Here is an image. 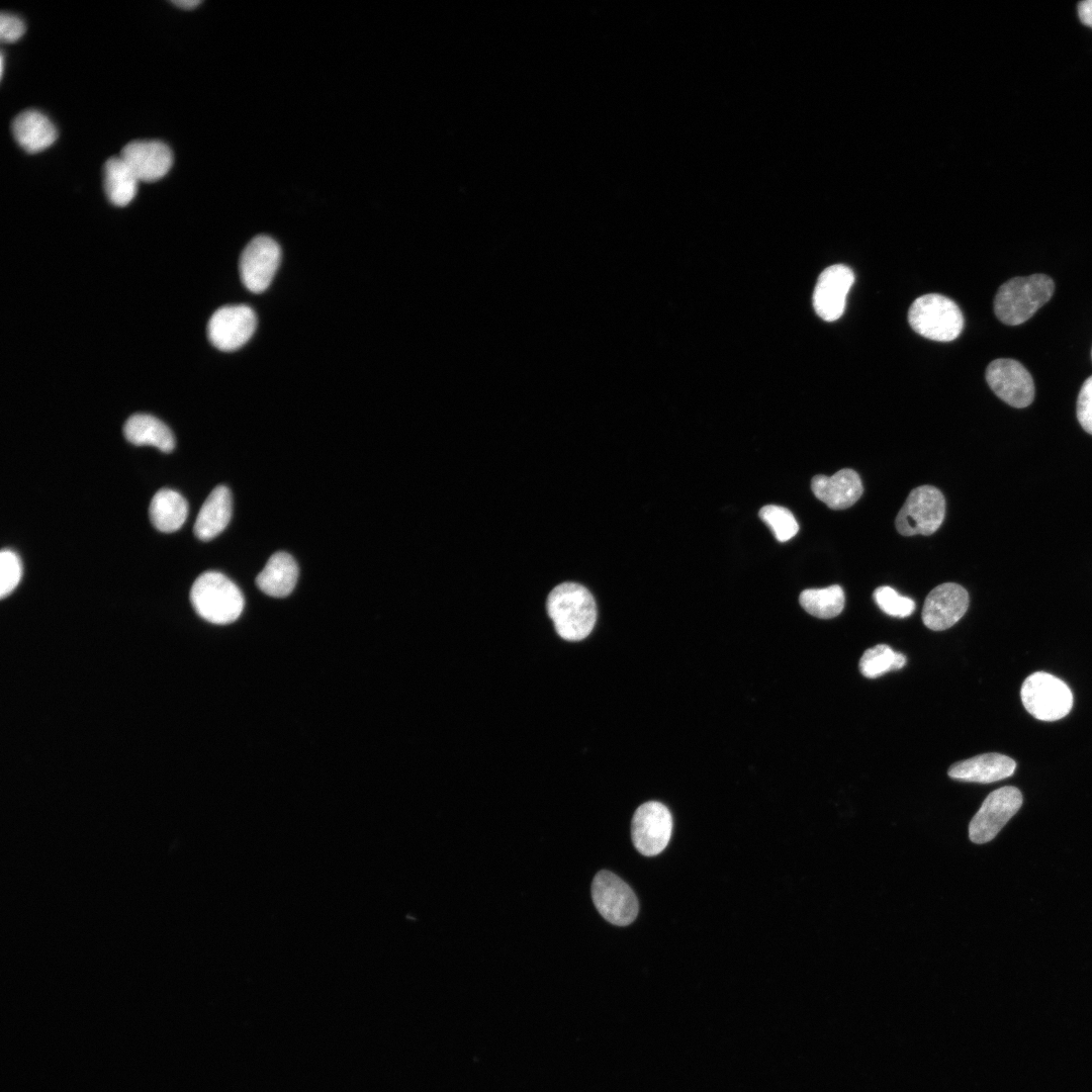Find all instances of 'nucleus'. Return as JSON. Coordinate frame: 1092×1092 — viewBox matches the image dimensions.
Instances as JSON below:
<instances>
[{
	"instance_id": "obj_1",
	"label": "nucleus",
	"mask_w": 1092,
	"mask_h": 1092,
	"mask_svg": "<svg viewBox=\"0 0 1092 1092\" xmlns=\"http://www.w3.org/2000/svg\"><path fill=\"white\" fill-rule=\"evenodd\" d=\"M546 609L557 634L567 641L587 637L597 622V605L590 592L577 582H563L548 595Z\"/></svg>"
},
{
	"instance_id": "obj_2",
	"label": "nucleus",
	"mask_w": 1092,
	"mask_h": 1092,
	"mask_svg": "<svg viewBox=\"0 0 1092 1092\" xmlns=\"http://www.w3.org/2000/svg\"><path fill=\"white\" fill-rule=\"evenodd\" d=\"M1054 290L1053 279L1044 274L1012 278L997 291L995 314L1005 325H1020L1051 299Z\"/></svg>"
},
{
	"instance_id": "obj_3",
	"label": "nucleus",
	"mask_w": 1092,
	"mask_h": 1092,
	"mask_svg": "<svg viewBox=\"0 0 1092 1092\" xmlns=\"http://www.w3.org/2000/svg\"><path fill=\"white\" fill-rule=\"evenodd\" d=\"M190 602L201 618L218 625L236 621L245 605L237 584L217 571L203 572L195 579L190 589Z\"/></svg>"
},
{
	"instance_id": "obj_4",
	"label": "nucleus",
	"mask_w": 1092,
	"mask_h": 1092,
	"mask_svg": "<svg viewBox=\"0 0 1092 1092\" xmlns=\"http://www.w3.org/2000/svg\"><path fill=\"white\" fill-rule=\"evenodd\" d=\"M908 322L914 332L938 342L957 339L964 329V316L958 304L937 293L916 298L909 307Z\"/></svg>"
},
{
	"instance_id": "obj_5",
	"label": "nucleus",
	"mask_w": 1092,
	"mask_h": 1092,
	"mask_svg": "<svg viewBox=\"0 0 1092 1092\" xmlns=\"http://www.w3.org/2000/svg\"><path fill=\"white\" fill-rule=\"evenodd\" d=\"M1024 708L1034 718L1042 721L1059 720L1070 712L1073 696L1060 678L1043 671L1030 674L1020 691Z\"/></svg>"
},
{
	"instance_id": "obj_6",
	"label": "nucleus",
	"mask_w": 1092,
	"mask_h": 1092,
	"mask_svg": "<svg viewBox=\"0 0 1092 1092\" xmlns=\"http://www.w3.org/2000/svg\"><path fill=\"white\" fill-rule=\"evenodd\" d=\"M944 516L945 499L941 491L932 485H920L909 493L895 526L903 536H928L938 530Z\"/></svg>"
},
{
	"instance_id": "obj_7",
	"label": "nucleus",
	"mask_w": 1092,
	"mask_h": 1092,
	"mask_svg": "<svg viewBox=\"0 0 1092 1092\" xmlns=\"http://www.w3.org/2000/svg\"><path fill=\"white\" fill-rule=\"evenodd\" d=\"M592 897L599 913L612 924L629 925L638 914V901L633 890L612 872L601 871L595 876Z\"/></svg>"
},
{
	"instance_id": "obj_8",
	"label": "nucleus",
	"mask_w": 1092,
	"mask_h": 1092,
	"mask_svg": "<svg viewBox=\"0 0 1092 1092\" xmlns=\"http://www.w3.org/2000/svg\"><path fill=\"white\" fill-rule=\"evenodd\" d=\"M1022 805L1020 791L1011 786L993 791L983 802L969 825V837L974 843L992 840Z\"/></svg>"
},
{
	"instance_id": "obj_9",
	"label": "nucleus",
	"mask_w": 1092,
	"mask_h": 1092,
	"mask_svg": "<svg viewBox=\"0 0 1092 1092\" xmlns=\"http://www.w3.org/2000/svg\"><path fill=\"white\" fill-rule=\"evenodd\" d=\"M256 327V313L250 306L225 305L212 313L207 325V336L216 349L232 352L251 339Z\"/></svg>"
},
{
	"instance_id": "obj_10",
	"label": "nucleus",
	"mask_w": 1092,
	"mask_h": 1092,
	"mask_svg": "<svg viewBox=\"0 0 1092 1092\" xmlns=\"http://www.w3.org/2000/svg\"><path fill=\"white\" fill-rule=\"evenodd\" d=\"M671 831V814L662 803L650 801L636 809L631 823V836L634 846L641 854L653 856L660 853L668 844Z\"/></svg>"
},
{
	"instance_id": "obj_11",
	"label": "nucleus",
	"mask_w": 1092,
	"mask_h": 1092,
	"mask_svg": "<svg viewBox=\"0 0 1092 1092\" xmlns=\"http://www.w3.org/2000/svg\"><path fill=\"white\" fill-rule=\"evenodd\" d=\"M281 260V249L270 237H255L245 247L240 258V274L245 287L254 293L265 291L271 284Z\"/></svg>"
},
{
	"instance_id": "obj_12",
	"label": "nucleus",
	"mask_w": 1092,
	"mask_h": 1092,
	"mask_svg": "<svg viewBox=\"0 0 1092 1092\" xmlns=\"http://www.w3.org/2000/svg\"><path fill=\"white\" fill-rule=\"evenodd\" d=\"M986 380L993 392L1011 406L1025 407L1034 398L1033 379L1016 360L1001 358L992 361L986 370Z\"/></svg>"
},
{
	"instance_id": "obj_13",
	"label": "nucleus",
	"mask_w": 1092,
	"mask_h": 1092,
	"mask_svg": "<svg viewBox=\"0 0 1092 1092\" xmlns=\"http://www.w3.org/2000/svg\"><path fill=\"white\" fill-rule=\"evenodd\" d=\"M853 282L854 273L848 266L835 264L825 268L813 292L812 302L817 315L826 322L838 320L843 314Z\"/></svg>"
},
{
	"instance_id": "obj_14",
	"label": "nucleus",
	"mask_w": 1092,
	"mask_h": 1092,
	"mask_svg": "<svg viewBox=\"0 0 1092 1092\" xmlns=\"http://www.w3.org/2000/svg\"><path fill=\"white\" fill-rule=\"evenodd\" d=\"M968 607V592L958 583L945 582L928 594L921 618L930 630L941 631L953 626L965 615Z\"/></svg>"
},
{
	"instance_id": "obj_15",
	"label": "nucleus",
	"mask_w": 1092,
	"mask_h": 1092,
	"mask_svg": "<svg viewBox=\"0 0 1092 1092\" xmlns=\"http://www.w3.org/2000/svg\"><path fill=\"white\" fill-rule=\"evenodd\" d=\"M140 181L153 182L164 177L173 163L170 148L160 141H133L119 156Z\"/></svg>"
},
{
	"instance_id": "obj_16",
	"label": "nucleus",
	"mask_w": 1092,
	"mask_h": 1092,
	"mask_svg": "<svg viewBox=\"0 0 1092 1092\" xmlns=\"http://www.w3.org/2000/svg\"><path fill=\"white\" fill-rule=\"evenodd\" d=\"M814 495L832 510H844L861 496L863 487L859 475L843 468L832 476L815 475L811 480Z\"/></svg>"
},
{
	"instance_id": "obj_17",
	"label": "nucleus",
	"mask_w": 1092,
	"mask_h": 1092,
	"mask_svg": "<svg viewBox=\"0 0 1092 1092\" xmlns=\"http://www.w3.org/2000/svg\"><path fill=\"white\" fill-rule=\"evenodd\" d=\"M1015 761L1000 753H985L952 764L948 769L951 779L988 784L1010 777Z\"/></svg>"
},
{
	"instance_id": "obj_18",
	"label": "nucleus",
	"mask_w": 1092,
	"mask_h": 1092,
	"mask_svg": "<svg viewBox=\"0 0 1092 1092\" xmlns=\"http://www.w3.org/2000/svg\"><path fill=\"white\" fill-rule=\"evenodd\" d=\"M232 494L225 485H217L201 506L194 524L195 536L208 541L220 534L232 517Z\"/></svg>"
},
{
	"instance_id": "obj_19",
	"label": "nucleus",
	"mask_w": 1092,
	"mask_h": 1092,
	"mask_svg": "<svg viewBox=\"0 0 1092 1092\" xmlns=\"http://www.w3.org/2000/svg\"><path fill=\"white\" fill-rule=\"evenodd\" d=\"M17 144L28 153H38L54 144L57 129L47 115L34 109L20 112L12 121Z\"/></svg>"
},
{
	"instance_id": "obj_20",
	"label": "nucleus",
	"mask_w": 1092,
	"mask_h": 1092,
	"mask_svg": "<svg viewBox=\"0 0 1092 1092\" xmlns=\"http://www.w3.org/2000/svg\"><path fill=\"white\" fill-rule=\"evenodd\" d=\"M297 578L298 566L293 557L286 552H276L257 575L256 584L270 597L283 598L293 590Z\"/></svg>"
},
{
	"instance_id": "obj_21",
	"label": "nucleus",
	"mask_w": 1092,
	"mask_h": 1092,
	"mask_svg": "<svg viewBox=\"0 0 1092 1092\" xmlns=\"http://www.w3.org/2000/svg\"><path fill=\"white\" fill-rule=\"evenodd\" d=\"M123 435L134 445H151L163 452H171L175 446V438L169 427L147 414L129 417L123 426Z\"/></svg>"
},
{
	"instance_id": "obj_22",
	"label": "nucleus",
	"mask_w": 1092,
	"mask_h": 1092,
	"mask_svg": "<svg viewBox=\"0 0 1092 1092\" xmlns=\"http://www.w3.org/2000/svg\"><path fill=\"white\" fill-rule=\"evenodd\" d=\"M188 514L186 499L176 490L162 488L152 497L149 516L153 526L164 533L175 532L182 527Z\"/></svg>"
},
{
	"instance_id": "obj_23",
	"label": "nucleus",
	"mask_w": 1092,
	"mask_h": 1092,
	"mask_svg": "<svg viewBox=\"0 0 1092 1092\" xmlns=\"http://www.w3.org/2000/svg\"><path fill=\"white\" fill-rule=\"evenodd\" d=\"M140 180L120 158L113 157L104 165V190L111 203L127 205L135 196Z\"/></svg>"
},
{
	"instance_id": "obj_24",
	"label": "nucleus",
	"mask_w": 1092,
	"mask_h": 1092,
	"mask_svg": "<svg viewBox=\"0 0 1092 1092\" xmlns=\"http://www.w3.org/2000/svg\"><path fill=\"white\" fill-rule=\"evenodd\" d=\"M799 602L810 615L820 619H831L842 612L845 598L842 587L833 584L823 588L804 589L800 594Z\"/></svg>"
},
{
	"instance_id": "obj_25",
	"label": "nucleus",
	"mask_w": 1092,
	"mask_h": 1092,
	"mask_svg": "<svg viewBox=\"0 0 1092 1092\" xmlns=\"http://www.w3.org/2000/svg\"><path fill=\"white\" fill-rule=\"evenodd\" d=\"M906 663L905 656L894 651L886 644H879L867 649L860 660V672L869 678H876L890 670L902 668Z\"/></svg>"
},
{
	"instance_id": "obj_26",
	"label": "nucleus",
	"mask_w": 1092,
	"mask_h": 1092,
	"mask_svg": "<svg viewBox=\"0 0 1092 1092\" xmlns=\"http://www.w3.org/2000/svg\"><path fill=\"white\" fill-rule=\"evenodd\" d=\"M759 517L780 542L792 539L799 531V525L794 515L784 507L764 506L759 511Z\"/></svg>"
},
{
	"instance_id": "obj_27",
	"label": "nucleus",
	"mask_w": 1092,
	"mask_h": 1092,
	"mask_svg": "<svg viewBox=\"0 0 1092 1092\" xmlns=\"http://www.w3.org/2000/svg\"><path fill=\"white\" fill-rule=\"evenodd\" d=\"M874 600L887 615L897 618L910 616L915 610L912 599L900 595L891 586H880L874 592Z\"/></svg>"
},
{
	"instance_id": "obj_28",
	"label": "nucleus",
	"mask_w": 1092,
	"mask_h": 1092,
	"mask_svg": "<svg viewBox=\"0 0 1092 1092\" xmlns=\"http://www.w3.org/2000/svg\"><path fill=\"white\" fill-rule=\"evenodd\" d=\"M22 575V566L18 555L3 549L0 553V597L4 599L17 586Z\"/></svg>"
},
{
	"instance_id": "obj_29",
	"label": "nucleus",
	"mask_w": 1092,
	"mask_h": 1092,
	"mask_svg": "<svg viewBox=\"0 0 1092 1092\" xmlns=\"http://www.w3.org/2000/svg\"><path fill=\"white\" fill-rule=\"evenodd\" d=\"M1077 418L1084 431L1092 435V376L1084 381L1078 394Z\"/></svg>"
},
{
	"instance_id": "obj_30",
	"label": "nucleus",
	"mask_w": 1092,
	"mask_h": 1092,
	"mask_svg": "<svg viewBox=\"0 0 1092 1092\" xmlns=\"http://www.w3.org/2000/svg\"><path fill=\"white\" fill-rule=\"evenodd\" d=\"M24 31V23L18 16L10 13H1L0 38L3 42H14L18 40L23 35Z\"/></svg>"
},
{
	"instance_id": "obj_31",
	"label": "nucleus",
	"mask_w": 1092,
	"mask_h": 1092,
	"mask_svg": "<svg viewBox=\"0 0 1092 1092\" xmlns=\"http://www.w3.org/2000/svg\"><path fill=\"white\" fill-rule=\"evenodd\" d=\"M1078 13L1082 23L1092 27V0L1080 2L1078 5Z\"/></svg>"
},
{
	"instance_id": "obj_32",
	"label": "nucleus",
	"mask_w": 1092,
	"mask_h": 1092,
	"mask_svg": "<svg viewBox=\"0 0 1092 1092\" xmlns=\"http://www.w3.org/2000/svg\"><path fill=\"white\" fill-rule=\"evenodd\" d=\"M173 3L183 9H191L199 5V0H175Z\"/></svg>"
},
{
	"instance_id": "obj_33",
	"label": "nucleus",
	"mask_w": 1092,
	"mask_h": 1092,
	"mask_svg": "<svg viewBox=\"0 0 1092 1092\" xmlns=\"http://www.w3.org/2000/svg\"><path fill=\"white\" fill-rule=\"evenodd\" d=\"M4 57L1 55V75H3Z\"/></svg>"
},
{
	"instance_id": "obj_34",
	"label": "nucleus",
	"mask_w": 1092,
	"mask_h": 1092,
	"mask_svg": "<svg viewBox=\"0 0 1092 1092\" xmlns=\"http://www.w3.org/2000/svg\"><path fill=\"white\" fill-rule=\"evenodd\" d=\"M1091 355H1092V352H1091Z\"/></svg>"
}]
</instances>
